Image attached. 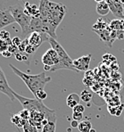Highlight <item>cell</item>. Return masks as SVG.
Wrapping results in <instances>:
<instances>
[{"label":"cell","mask_w":124,"mask_h":132,"mask_svg":"<svg viewBox=\"0 0 124 132\" xmlns=\"http://www.w3.org/2000/svg\"><path fill=\"white\" fill-rule=\"evenodd\" d=\"M8 50L10 53H12V54H17V53H19V49H18V47L17 46H13V44H11L10 46H8Z\"/></svg>","instance_id":"obj_34"},{"label":"cell","mask_w":124,"mask_h":132,"mask_svg":"<svg viewBox=\"0 0 124 132\" xmlns=\"http://www.w3.org/2000/svg\"><path fill=\"white\" fill-rule=\"evenodd\" d=\"M13 22H15V20L8 8L0 11V30Z\"/></svg>","instance_id":"obj_10"},{"label":"cell","mask_w":124,"mask_h":132,"mask_svg":"<svg viewBox=\"0 0 124 132\" xmlns=\"http://www.w3.org/2000/svg\"><path fill=\"white\" fill-rule=\"evenodd\" d=\"M94 31L96 32L98 36H99L100 39H101L102 41L105 42V43L109 47H111L112 45H113V43L114 42V40L112 38V37H111L112 30L110 29V27H108L107 29L103 30H94Z\"/></svg>","instance_id":"obj_12"},{"label":"cell","mask_w":124,"mask_h":132,"mask_svg":"<svg viewBox=\"0 0 124 132\" xmlns=\"http://www.w3.org/2000/svg\"><path fill=\"white\" fill-rule=\"evenodd\" d=\"M124 107V104H121V105L119 106V107H117V112H116V116H120V114L121 113V112H122V108Z\"/></svg>","instance_id":"obj_39"},{"label":"cell","mask_w":124,"mask_h":132,"mask_svg":"<svg viewBox=\"0 0 124 132\" xmlns=\"http://www.w3.org/2000/svg\"><path fill=\"white\" fill-rule=\"evenodd\" d=\"M42 63H44V66H50V67H52V66L55 65L52 58L48 55L47 53H44V55L42 56Z\"/></svg>","instance_id":"obj_20"},{"label":"cell","mask_w":124,"mask_h":132,"mask_svg":"<svg viewBox=\"0 0 124 132\" xmlns=\"http://www.w3.org/2000/svg\"><path fill=\"white\" fill-rule=\"evenodd\" d=\"M109 6L110 12L117 17V19H123L124 17V7L120 0H105Z\"/></svg>","instance_id":"obj_7"},{"label":"cell","mask_w":124,"mask_h":132,"mask_svg":"<svg viewBox=\"0 0 124 132\" xmlns=\"http://www.w3.org/2000/svg\"><path fill=\"white\" fill-rule=\"evenodd\" d=\"M7 0H0V11L6 8Z\"/></svg>","instance_id":"obj_36"},{"label":"cell","mask_w":124,"mask_h":132,"mask_svg":"<svg viewBox=\"0 0 124 132\" xmlns=\"http://www.w3.org/2000/svg\"><path fill=\"white\" fill-rule=\"evenodd\" d=\"M15 56V59L17 60V61H19V62H22V57H23V54H21V53H17V54H15L14 55Z\"/></svg>","instance_id":"obj_37"},{"label":"cell","mask_w":124,"mask_h":132,"mask_svg":"<svg viewBox=\"0 0 124 132\" xmlns=\"http://www.w3.org/2000/svg\"><path fill=\"white\" fill-rule=\"evenodd\" d=\"M23 131L24 132H38L37 129L33 126L29 121H27L26 124L23 126Z\"/></svg>","instance_id":"obj_24"},{"label":"cell","mask_w":124,"mask_h":132,"mask_svg":"<svg viewBox=\"0 0 124 132\" xmlns=\"http://www.w3.org/2000/svg\"><path fill=\"white\" fill-rule=\"evenodd\" d=\"M73 120L77 121H82V118H83V113H81V112H73L72 115Z\"/></svg>","instance_id":"obj_31"},{"label":"cell","mask_w":124,"mask_h":132,"mask_svg":"<svg viewBox=\"0 0 124 132\" xmlns=\"http://www.w3.org/2000/svg\"><path fill=\"white\" fill-rule=\"evenodd\" d=\"M28 44H29V42H28V38H25V39H23L22 41H21L20 45L19 46V47H18L19 52H20V53H21V54L25 53V50H26L27 46H28Z\"/></svg>","instance_id":"obj_26"},{"label":"cell","mask_w":124,"mask_h":132,"mask_svg":"<svg viewBox=\"0 0 124 132\" xmlns=\"http://www.w3.org/2000/svg\"><path fill=\"white\" fill-rule=\"evenodd\" d=\"M33 32H39V33H46V28L44 26V22L40 18H32L28 28V35Z\"/></svg>","instance_id":"obj_11"},{"label":"cell","mask_w":124,"mask_h":132,"mask_svg":"<svg viewBox=\"0 0 124 132\" xmlns=\"http://www.w3.org/2000/svg\"><path fill=\"white\" fill-rule=\"evenodd\" d=\"M14 96L24 109L28 110L29 112H38L44 114L45 119H47L49 121H54L57 122V112L55 110H52L48 108L45 104L43 103V101H40L36 98L31 99L27 98L20 95L17 94L14 92Z\"/></svg>","instance_id":"obj_3"},{"label":"cell","mask_w":124,"mask_h":132,"mask_svg":"<svg viewBox=\"0 0 124 132\" xmlns=\"http://www.w3.org/2000/svg\"><path fill=\"white\" fill-rule=\"evenodd\" d=\"M70 125H71V127H72V128H78V126H79V121L73 120V121H71Z\"/></svg>","instance_id":"obj_40"},{"label":"cell","mask_w":124,"mask_h":132,"mask_svg":"<svg viewBox=\"0 0 124 132\" xmlns=\"http://www.w3.org/2000/svg\"><path fill=\"white\" fill-rule=\"evenodd\" d=\"M123 7H124V5H123Z\"/></svg>","instance_id":"obj_46"},{"label":"cell","mask_w":124,"mask_h":132,"mask_svg":"<svg viewBox=\"0 0 124 132\" xmlns=\"http://www.w3.org/2000/svg\"><path fill=\"white\" fill-rule=\"evenodd\" d=\"M35 97H36V99H38V100H40V101H44V99L47 97V93H46L44 90H39L36 94Z\"/></svg>","instance_id":"obj_27"},{"label":"cell","mask_w":124,"mask_h":132,"mask_svg":"<svg viewBox=\"0 0 124 132\" xmlns=\"http://www.w3.org/2000/svg\"><path fill=\"white\" fill-rule=\"evenodd\" d=\"M109 27L112 30H122V24H121V19H115V20L111 21L109 23Z\"/></svg>","instance_id":"obj_18"},{"label":"cell","mask_w":124,"mask_h":132,"mask_svg":"<svg viewBox=\"0 0 124 132\" xmlns=\"http://www.w3.org/2000/svg\"><path fill=\"white\" fill-rule=\"evenodd\" d=\"M22 62H25L27 65H29L30 63V60H29V57H28V55L27 54H23V57H22Z\"/></svg>","instance_id":"obj_35"},{"label":"cell","mask_w":124,"mask_h":132,"mask_svg":"<svg viewBox=\"0 0 124 132\" xmlns=\"http://www.w3.org/2000/svg\"><path fill=\"white\" fill-rule=\"evenodd\" d=\"M50 36L46 33L33 32L28 36V42L30 45L36 46V48L39 47L44 42H48Z\"/></svg>","instance_id":"obj_8"},{"label":"cell","mask_w":124,"mask_h":132,"mask_svg":"<svg viewBox=\"0 0 124 132\" xmlns=\"http://www.w3.org/2000/svg\"><path fill=\"white\" fill-rule=\"evenodd\" d=\"M80 98L81 100H82L84 103H89L92 99V94L90 92H89L88 90L84 89L81 92L80 94Z\"/></svg>","instance_id":"obj_21"},{"label":"cell","mask_w":124,"mask_h":132,"mask_svg":"<svg viewBox=\"0 0 124 132\" xmlns=\"http://www.w3.org/2000/svg\"><path fill=\"white\" fill-rule=\"evenodd\" d=\"M11 121H12V123H13L14 125H16L18 128H22V129H23V126H24L27 122V121H24V120L21 119L19 114H15V115H13V117L11 118Z\"/></svg>","instance_id":"obj_19"},{"label":"cell","mask_w":124,"mask_h":132,"mask_svg":"<svg viewBox=\"0 0 124 132\" xmlns=\"http://www.w3.org/2000/svg\"><path fill=\"white\" fill-rule=\"evenodd\" d=\"M91 60V55H86L81 56L77 59L74 60V67L78 72L80 71H86L89 70L90 63Z\"/></svg>","instance_id":"obj_9"},{"label":"cell","mask_w":124,"mask_h":132,"mask_svg":"<svg viewBox=\"0 0 124 132\" xmlns=\"http://www.w3.org/2000/svg\"><path fill=\"white\" fill-rule=\"evenodd\" d=\"M18 114L20 115V117L21 118V119L24 120V121H29V119H30V112L28 110L23 109V110H21Z\"/></svg>","instance_id":"obj_25"},{"label":"cell","mask_w":124,"mask_h":132,"mask_svg":"<svg viewBox=\"0 0 124 132\" xmlns=\"http://www.w3.org/2000/svg\"><path fill=\"white\" fill-rule=\"evenodd\" d=\"M85 111V107L82 105V104H79L78 105H76L75 108L73 109V112H81V113H83Z\"/></svg>","instance_id":"obj_32"},{"label":"cell","mask_w":124,"mask_h":132,"mask_svg":"<svg viewBox=\"0 0 124 132\" xmlns=\"http://www.w3.org/2000/svg\"><path fill=\"white\" fill-rule=\"evenodd\" d=\"M21 41H22V39L20 38H19V37H14V38H12V43H13V46H17V47H19Z\"/></svg>","instance_id":"obj_33"},{"label":"cell","mask_w":124,"mask_h":132,"mask_svg":"<svg viewBox=\"0 0 124 132\" xmlns=\"http://www.w3.org/2000/svg\"><path fill=\"white\" fill-rule=\"evenodd\" d=\"M51 67H50V66H44V70L45 71H51Z\"/></svg>","instance_id":"obj_41"},{"label":"cell","mask_w":124,"mask_h":132,"mask_svg":"<svg viewBox=\"0 0 124 132\" xmlns=\"http://www.w3.org/2000/svg\"><path fill=\"white\" fill-rule=\"evenodd\" d=\"M92 129L91 122L89 121H82L79 122L78 129L80 132H90Z\"/></svg>","instance_id":"obj_17"},{"label":"cell","mask_w":124,"mask_h":132,"mask_svg":"<svg viewBox=\"0 0 124 132\" xmlns=\"http://www.w3.org/2000/svg\"><path fill=\"white\" fill-rule=\"evenodd\" d=\"M109 27V24L103 18H98L94 25L92 26L93 30H103Z\"/></svg>","instance_id":"obj_16"},{"label":"cell","mask_w":124,"mask_h":132,"mask_svg":"<svg viewBox=\"0 0 124 132\" xmlns=\"http://www.w3.org/2000/svg\"><path fill=\"white\" fill-rule=\"evenodd\" d=\"M8 46H9L8 42L0 38V54H2L4 51H5V50L8 49Z\"/></svg>","instance_id":"obj_28"},{"label":"cell","mask_w":124,"mask_h":132,"mask_svg":"<svg viewBox=\"0 0 124 132\" xmlns=\"http://www.w3.org/2000/svg\"><path fill=\"white\" fill-rule=\"evenodd\" d=\"M10 10L12 15L13 16L15 20V22H17L21 28V39H25L28 38V28L32 20V17L26 14L24 12V8L21 7L20 5H11L8 7Z\"/></svg>","instance_id":"obj_5"},{"label":"cell","mask_w":124,"mask_h":132,"mask_svg":"<svg viewBox=\"0 0 124 132\" xmlns=\"http://www.w3.org/2000/svg\"><path fill=\"white\" fill-rule=\"evenodd\" d=\"M23 8H24L25 13L29 15L32 18H40L39 6H37L36 5H31L29 2H25Z\"/></svg>","instance_id":"obj_13"},{"label":"cell","mask_w":124,"mask_h":132,"mask_svg":"<svg viewBox=\"0 0 124 132\" xmlns=\"http://www.w3.org/2000/svg\"><path fill=\"white\" fill-rule=\"evenodd\" d=\"M39 1L40 19L45 26L47 34L51 38H56V30L65 17L67 7L61 3H55L50 0Z\"/></svg>","instance_id":"obj_1"},{"label":"cell","mask_w":124,"mask_h":132,"mask_svg":"<svg viewBox=\"0 0 124 132\" xmlns=\"http://www.w3.org/2000/svg\"><path fill=\"white\" fill-rule=\"evenodd\" d=\"M123 52H124V49H123Z\"/></svg>","instance_id":"obj_47"},{"label":"cell","mask_w":124,"mask_h":132,"mask_svg":"<svg viewBox=\"0 0 124 132\" xmlns=\"http://www.w3.org/2000/svg\"><path fill=\"white\" fill-rule=\"evenodd\" d=\"M9 66L14 74L22 79V81L26 84V86L34 96H36V94L39 90H44V87L51 80V78L47 77L44 72H41L36 75H30L20 71L12 63H10Z\"/></svg>","instance_id":"obj_2"},{"label":"cell","mask_w":124,"mask_h":132,"mask_svg":"<svg viewBox=\"0 0 124 132\" xmlns=\"http://www.w3.org/2000/svg\"><path fill=\"white\" fill-rule=\"evenodd\" d=\"M1 55H3L4 57H5V58H9V57H11V56H12V53H10L8 50H5V51H4Z\"/></svg>","instance_id":"obj_38"},{"label":"cell","mask_w":124,"mask_h":132,"mask_svg":"<svg viewBox=\"0 0 124 132\" xmlns=\"http://www.w3.org/2000/svg\"><path fill=\"white\" fill-rule=\"evenodd\" d=\"M0 92H2L3 94L6 95L11 101H14L15 96H14V91L11 88V87L9 86L7 79L5 78V75L4 73L2 68L0 67Z\"/></svg>","instance_id":"obj_6"},{"label":"cell","mask_w":124,"mask_h":132,"mask_svg":"<svg viewBox=\"0 0 124 132\" xmlns=\"http://www.w3.org/2000/svg\"><path fill=\"white\" fill-rule=\"evenodd\" d=\"M48 42L51 45V48L54 49L57 52L58 55H59V63L58 64L54 65L51 67V71H59V70H70V71H74L75 72H78V71L75 70V68L74 67V60L71 59V57L68 55V54L67 53L64 47L61 46L55 38L50 37Z\"/></svg>","instance_id":"obj_4"},{"label":"cell","mask_w":124,"mask_h":132,"mask_svg":"<svg viewBox=\"0 0 124 132\" xmlns=\"http://www.w3.org/2000/svg\"><path fill=\"white\" fill-rule=\"evenodd\" d=\"M90 132H96V130H95L94 129H91V130H90Z\"/></svg>","instance_id":"obj_44"},{"label":"cell","mask_w":124,"mask_h":132,"mask_svg":"<svg viewBox=\"0 0 124 132\" xmlns=\"http://www.w3.org/2000/svg\"><path fill=\"white\" fill-rule=\"evenodd\" d=\"M46 53H47L48 55H49L52 58V60H53V62H54V63H55V65L58 64V63H59V55H58L57 52H56L54 49H52V48H50V49H48L47 51H46Z\"/></svg>","instance_id":"obj_23"},{"label":"cell","mask_w":124,"mask_h":132,"mask_svg":"<svg viewBox=\"0 0 124 132\" xmlns=\"http://www.w3.org/2000/svg\"><path fill=\"white\" fill-rule=\"evenodd\" d=\"M96 12L99 15H101V16H106V15H107L110 12V9H109V6H108L107 3H106V1H102V2H100V3L97 4Z\"/></svg>","instance_id":"obj_15"},{"label":"cell","mask_w":124,"mask_h":132,"mask_svg":"<svg viewBox=\"0 0 124 132\" xmlns=\"http://www.w3.org/2000/svg\"><path fill=\"white\" fill-rule=\"evenodd\" d=\"M120 1H121V3L122 4V5H124V0H120Z\"/></svg>","instance_id":"obj_43"},{"label":"cell","mask_w":124,"mask_h":132,"mask_svg":"<svg viewBox=\"0 0 124 132\" xmlns=\"http://www.w3.org/2000/svg\"><path fill=\"white\" fill-rule=\"evenodd\" d=\"M36 50H37V48H36V46L28 44V46H27L26 50H25V53H26L27 55H34L36 52Z\"/></svg>","instance_id":"obj_29"},{"label":"cell","mask_w":124,"mask_h":132,"mask_svg":"<svg viewBox=\"0 0 124 132\" xmlns=\"http://www.w3.org/2000/svg\"><path fill=\"white\" fill-rule=\"evenodd\" d=\"M0 38L3 40H8L10 39V33L5 30H0Z\"/></svg>","instance_id":"obj_30"},{"label":"cell","mask_w":124,"mask_h":132,"mask_svg":"<svg viewBox=\"0 0 124 132\" xmlns=\"http://www.w3.org/2000/svg\"><path fill=\"white\" fill-rule=\"evenodd\" d=\"M123 20H124V17H123Z\"/></svg>","instance_id":"obj_45"},{"label":"cell","mask_w":124,"mask_h":132,"mask_svg":"<svg viewBox=\"0 0 124 132\" xmlns=\"http://www.w3.org/2000/svg\"><path fill=\"white\" fill-rule=\"evenodd\" d=\"M121 24H122V31H124V20L121 19Z\"/></svg>","instance_id":"obj_42"},{"label":"cell","mask_w":124,"mask_h":132,"mask_svg":"<svg viewBox=\"0 0 124 132\" xmlns=\"http://www.w3.org/2000/svg\"><path fill=\"white\" fill-rule=\"evenodd\" d=\"M80 95L76 94V93H71L70 95H68L67 98V104L69 108H74L76 105L79 104V102H80Z\"/></svg>","instance_id":"obj_14"},{"label":"cell","mask_w":124,"mask_h":132,"mask_svg":"<svg viewBox=\"0 0 124 132\" xmlns=\"http://www.w3.org/2000/svg\"><path fill=\"white\" fill-rule=\"evenodd\" d=\"M56 131V122L49 121L46 126L43 127L42 132H55Z\"/></svg>","instance_id":"obj_22"}]
</instances>
